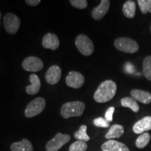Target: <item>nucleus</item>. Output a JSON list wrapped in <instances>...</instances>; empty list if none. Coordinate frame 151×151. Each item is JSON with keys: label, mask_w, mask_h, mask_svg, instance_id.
Here are the masks:
<instances>
[{"label": "nucleus", "mask_w": 151, "mask_h": 151, "mask_svg": "<svg viewBox=\"0 0 151 151\" xmlns=\"http://www.w3.org/2000/svg\"><path fill=\"white\" fill-rule=\"evenodd\" d=\"M122 13L127 18H133L136 14V3L134 1L128 0L122 6Z\"/></svg>", "instance_id": "obj_19"}, {"label": "nucleus", "mask_w": 151, "mask_h": 151, "mask_svg": "<svg viewBox=\"0 0 151 151\" xmlns=\"http://www.w3.org/2000/svg\"><path fill=\"white\" fill-rule=\"evenodd\" d=\"M69 3L72 6L78 9H85L88 6V1L86 0H70Z\"/></svg>", "instance_id": "obj_26"}, {"label": "nucleus", "mask_w": 151, "mask_h": 151, "mask_svg": "<svg viewBox=\"0 0 151 151\" xmlns=\"http://www.w3.org/2000/svg\"><path fill=\"white\" fill-rule=\"evenodd\" d=\"M114 111H115V108L113 106H111L110 108L107 109V111H106L105 113V118H104L106 121H108L109 122L113 121V113H114Z\"/></svg>", "instance_id": "obj_28"}, {"label": "nucleus", "mask_w": 151, "mask_h": 151, "mask_svg": "<svg viewBox=\"0 0 151 151\" xmlns=\"http://www.w3.org/2000/svg\"><path fill=\"white\" fill-rule=\"evenodd\" d=\"M71 140L70 135L67 134L57 133L53 139L50 140L46 145V151H58L62 147Z\"/></svg>", "instance_id": "obj_7"}, {"label": "nucleus", "mask_w": 151, "mask_h": 151, "mask_svg": "<svg viewBox=\"0 0 151 151\" xmlns=\"http://www.w3.org/2000/svg\"><path fill=\"white\" fill-rule=\"evenodd\" d=\"M42 46L46 49L55 50L60 47V40L58 37L53 33H48L43 36Z\"/></svg>", "instance_id": "obj_12"}, {"label": "nucleus", "mask_w": 151, "mask_h": 151, "mask_svg": "<svg viewBox=\"0 0 151 151\" xmlns=\"http://www.w3.org/2000/svg\"><path fill=\"white\" fill-rule=\"evenodd\" d=\"M74 138L78 141H83V142H88L90 140V137L87 134V126L85 124H82L79 127L78 131L74 133Z\"/></svg>", "instance_id": "obj_21"}, {"label": "nucleus", "mask_w": 151, "mask_h": 151, "mask_svg": "<svg viewBox=\"0 0 151 151\" xmlns=\"http://www.w3.org/2000/svg\"><path fill=\"white\" fill-rule=\"evenodd\" d=\"M75 44L78 51L84 56H90L93 53L94 46L91 39L86 35H79L76 37Z\"/></svg>", "instance_id": "obj_4"}, {"label": "nucleus", "mask_w": 151, "mask_h": 151, "mask_svg": "<svg viewBox=\"0 0 151 151\" xmlns=\"http://www.w3.org/2000/svg\"><path fill=\"white\" fill-rule=\"evenodd\" d=\"M110 9V1L101 0L99 6L92 11V17L94 20H100L104 18Z\"/></svg>", "instance_id": "obj_11"}, {"label": "nucleus", "mask_w": 151, "mask_h": 151, "mask_svg": "<svg viewBox=\"0 0 151 151\" xmlns=\"http://www.w3.org/2000/svg\"><path fill=\"white\" fill-rule=\"evenodd\" d=\"M3 23L6 32L9 35H14L20 29L21 21L20 18L16 14L12 13H7L4 16Z\"/></svg>", "instance_id": "obj_6"}, {"label": "nucleus", "mask_w": 151, "mask_h": 151, "mask_svg": "<svg viewBox=\"0 0 151 151\" xmlns=\"http://www.w3.org/2000/svg\"><path fill=\"white\" fill-rule=\"evenodd\" d=\"M124 134V127L120 124H113L109 129V132L106 134L105 138L109 140L120 138Z\"/></svg>", "instance_id": "obj_18"}, {"label": "nucleus", "mask_w": 151, "mask_h": 151, "mask_svg": "<svg viewBox=\"0 0 151 151\" xmlns=\"http://www.w3.org/2000/svg\"><path fill=\"white\" fill-rule=\"evenodd\" d=\"M121 102V105L123 107H126V108H129L132 109V111L134 113L139 112V106L138 104L137 101L132 97H124L122 98L120 101Z\"/></svg>", "instance_id": "obj_20"}, {"label": "nucleus", "mask_w": 151, "mask_h": 151, "mask_svg": "<svg viewBox=\"0 0 151 151\" xmlns=\"http://www.w3.org/2000/svg\"><path fill=\"white\" fill-rule=\"evenodd\" d=\"M1 18V11H0V19Z\"/></svg>", "instance_id": "obj_30"}, {"label": "nucleus", "mask_w": 151, "mask_h": 151, "mask_svg": "<svg viewBox=\"0 0 151 151\" xmlns=\"http://www.w3.org/2000/svg\"><path fill=\"white\" fill-rule=\"evenodd\" d=\"M150 141V135L148 132H145V133L141 134L139 135V137L137 138L136 140V146L138 148L142 149L144 148L148 144Z\"/></svg>", "instance_id": "obj_22"}, {"label": "nucleus", "mask_w": 151, "mask_h": 151, "mask_svg": "<svg viewBox=\"0 0 151 151\" xmlns=\"http://www.w3.org/2000/svg\"><path fill=\"white\" fill-rule=\"evenodd\" d=\"M62 76V69L58 65H52L47 70L45 74L46 81L50 85H55L59 82Z\"/></svg>", "instance_id": "obj_10"}, {"label": "nucleus", "mask_w": 151, "mask_h": 151, "mask_svg": "<svg viewBox=\"0 0 151 151\" xmlns=\"http://www.w3.org/2000/svg\"><path fill=\"white\" fill-rule=\"evenodd\" d=\"M93 123L96 127H109V122L106 120L105 118L102 117H99V118H95L94 120Z\"/></svg>", "instance_id": "obj_27"}, {"label": "nucleus", "mask_w": 151, "mask_h": 151, "mask_svg": "<svg viewBox=\"0 0 151 151\" xmlns=\"http://www.w3.org/2000/svg\"><path fill=\"white\" fill-rule=\"evenodd\" d=\"M150 32H151V26H150Z\"/></svg>", "instance_id": "obj_31"}, {"label": "nucleus", "mask_w": 151, "mask_h": 151, "mask_svg": "<svg viewBox=\"0 0 151 151\" xmlns=\"http://www.w3.org/2000/svg\"><path fill=\"white\" fill-rule=\"evenodd\" d=\"M88 145L86 142L81 141H76L69 146V151H86Z\"/></svg>", "instance_id": "obj_24"}, {"label": "nucleus", "mask_w": 151, "mask_h": 151, "mask_svg": "<svg viewBox=\"0 0 151 151\" xmlns=\"http://www.w3.org/2000/svg\"><path fill=\"white\" fill-rule=\"evenodd\" d=\"M114 46L120 51L126 53H135L139 49L137 42L128 37H119L114 41Z\"/></svg>", "instance_id": "obj_3"}, {"label": "nucleus", "mask_w": 151, "mask_h": 151, "mask_svg": "<svg viewBox=\"0 0 151 151\" xmlns=\"http://www.w3.org/2000/svg\"><path fill=\"white\" fill-rule=\"evenodd\" d=\"M137 3L143 14L151 13V0H138Z\"/></svg>", "instance_id": "obj_25"}, {"label": "nucleus", "mask_w": 151, "mask_h": 151, "mask_svg": "<svg viewBox=\"0 0 151 151\" xmlns=\"http://www.w3.org/2000/svg\"><path fill=\"white\" fill-rule=\"evenodd\" d=\"M22 67L24 70L27 71L38 72L43 69V62L40 58L37 57L29 56L22 61Z\"/></svg>", "instance_id": "obj_8"}, {"label": "nucleus", "mask_w": 151, "mask_h": 151, "mask_svg": "<svg viewBox=\"0 0 151 151\" xmlns=\"http://www.w3.org/2000/svg\"><path fill=\"white\" fill-rule=\"evenodd\" d=\"M130 93H131L132 97L134 98L136 101H139L145 104H148L151 103V94L150 92L144 91V90L134 89Z\"/></svg>", "instance_id": "obj_16"}, {"label": "nucleus", "mask_w": 151, "mask_h": 151, "mask_svg": "<svg viewBox=\"0 0 151 151\" xmlns=\"http://www.w3.org/2000/svg\"><path fill=\"white\" fill-rule=\"evenodd\" d=\"M101 149L103 151H130L124 143L115 141L113 139L104 143L101 145Z\"/></svg>", "instance_id": "obj_13"}, {"label": "nucleus", "mask_w": 151, "mask_h": 151, "mask_svg": "<svg viewBox=\"0 0 151 151\" xmlns=\"http://www.w3.org/2000/svg\"><path fill=\"white\" fill-rule=\"evenodd\" d=\"M106 151H107V150H106Z\"/></svg>", "instance_id": "obj_32"}, {"label": "nucleus", "mask_w": 151, "mask_h": 151, "mask_svg": "<svg viewBox=\"0 0 151 151\" xmlns=\"http://www.w3.org/2000/svg\"><path fill=\"white\" fill-rule=\"evenodd\" d=\"M24 2L29 6H37L41 3V0H25Z\"/></svg>", "instance_id": "obj_29"}, {"label": "nucleus", "mask_w": 151, "mask_h": 151, "mask_svg": "<svg viewBox=\"0 0 151 151\" xmlns=\"http://www.w3.org/2000/svg\"><path fill=\"white\" fill-rule=\"evenodd\" d=\"M46 102L43 97H37L28 104L24 110V116L26 118H33L43 112L46 107Z\"/></svg>", "instance_id": "obj_5"}, {"label": "nucleus", "mask_w": 151, "mask_h": 151, "mask_svg": "<svg viewBox=\"0 0 151 151\" xmlns=\"http://www.w3.org/2000/svg\"><path fill=\"white\" fill-rule=\"evenodd\" d=\"M151 130V116H146L134 124L133 131L135 134H141Z\"/></svg>", "instance_id": "obj_14"}, {"label": "nucleus", "mask_w": 151, "mask_h": 151, "mask_svg": "<svg viewBox=\"0 0 151 151\" xmlns=\"http://www.w3.org/2000/svg\"><path fill=\"white\" fill-rule=\"evenodd\" d=\"M29 81L31 84L26 86V92L29 95H35L37 94L41 89V83L40 78L35 73H32L29 76Z\"/></svg>", "instance_id": "obj_15"}, {"label": "nucleus", "mask_w": 151, "mask_h": 151, "mask_svg": "<svg viewBox=\"0 0 151 151\" xmlns=\"http://www.w3.org/2000/svg\"><path fill=\"white\" fill-rule=\"evenodd\" d=\"M10 148L11 151H33L32 144L27 139L13 143Z\"/></svg>", "instance_id": "obj_17"}, {"label": "nucleus", "mask_w": 151, "mask_h": 151, "mask_svg": "<svg viewBox=\"0 0 151 151\" xmlns=\"http://www.w3.org/2000/svg\"><path fill=\"white\" fill-rule=\"evenodd\" d=\"M65 82L69 88L78 89L83 86L85 83L84 76L78 71H71L66 77Z\"/></svg>", "instance_id": "obj_9"}, {"label": "nucleus", "mask_w": 151, "mask_h": 151, "mask_svg": "<svg viewBox=\"0 0 151 151\" xmlns=\"http://www.w3.org/2000/svg\"><path fill=\"white\" fill-rule=\"evenodd\" d=\"M85 109L86 104L83 101H69L62 106L60 115L64 119H68L72 117H79L82 116Z\"/></svg>", "instance_id": "obj_2"}, {"label": "nucleus", "mask_w": 151, "mask_h": 151, "mask_svg": "<svg viewBox=\"0 0 151 151\" xmlns=\"http://www.w3.org/2000/svg\"><path fill=\"white\" fill-rule=\"evenodd\" d=\"M143 73L148 80L151 81V56H147L143 60Z\"/></svg>", "instance_id": "obj_23"}, {"label": "nucleus", "mask_w": 151, "mask_h": 151, "mask_svg": "<svg viewBox=\"0 0 151 151\" xmlns=\"http://www.w3.org/2000/svg\"><path fill=\"white\" fill-rule=\"evenodd\" d=\"M117 92V86L114 81L106 80L99 85L94 94V101L98 103H105L114 97Z\"/></svg>", "instance_id": "obj_1"}]
</instances>
